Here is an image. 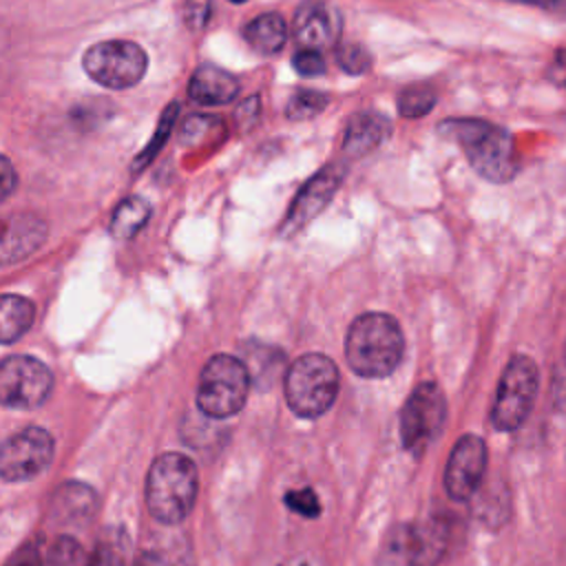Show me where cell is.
Segmentation results:
<instances>
[{
    "label": "cell",
    "instance_id": "cb8c5ba5",
    "mask_svg": "<svg viewBox=\"0 0 566 566\" xmlns=\"http://www.w3.org/2000/svg\"><path fill=\"white\" fill-rule=\"evenodd\" d=\"M436 102H438V95L429 86H407L400 91L396 104H398L400 117L418 119V117H424L427 113H431Z\"/></svg>",
    "mask_w": 566,
    "mask_h": 566
},
{
    "label": "cell",
    "instance_id": "7402d4cb",
    "mask_svg": "<svg viewBox=\"0 0 566 566\" xmlns=\"http://www.w3.org/2000/svg\"><path fill=\"white\" fill-rule=\"evenodd\" d=\"M177 115H179V102H170V104L164 108V113L159 115L157 128H155V133L150 135L148 144L142 148V153H137V157H135V161H133V168H130L133 172L144 170V168L157 157V153L164 148L166 139L170 137V133H172V128H175V124H177Z\"/></svg>",
    "mask_w": 566,
    "mask_h": 566
},
{
    "label": "cell",
    "instance_id": "7c38bea8",
    "mask_svg": "<svg viewBox=\"0 0 566 566\" xmlns=\"http://www.w3.org/2000/svg\"><path fill=\"white\" fill-rule=\"evenodd\" d=\"M343 177H345V166L340 164H327L316 175H312L294 197L281 223V234L292 237L298 230H303L332 201V197L343 184Z\"/></svg>",
    "mask_w": 566,
    "mask_h": 566
},
{
    "label": "cell",
    "instance_id": "83f0119b",
    "mask_svg": "<svg viewBox=\"0 0 566 566\" xmlns=\"http://www.w3.org/2000/svg\"><path fill=\"white\" fill-rule=\"evenodd\" d=\"M135 566H195L188 551H181L179 546H157L150 551H144Z\"/></svg>",
    "mask_w": 566,
    "mask_h": 566
},
{
    "label": "cell",
    "instance_id": "e0dca14e",
    "mask_svg": "<svg viewBox=\"0 0 566 566\" xmlns=\"http://www.w3.org/2000/svg\"><path fill=\"white\" fill-rule=\"evenodd\" d=\"M188 95L203 106L230 104L239 95V80L221 66L201 64L188 82Z\"/></svg>",
    "mask_w": 566,
    "mask_h": 566
},
{
    "label": "cell",
    "instance_id": "44dd1931",
    "mask_svg": "<svg viewBox=\"0 0 566 566\" xmlns=\"http://www.w3.org/2000/svg\"><path fill=\"white\" fill-rule=\"evenodd\" d=\"M148 217H150V203L139 195H130L122 199L113 210L108 232L115 239H130L146 226Z\"/></svg>",
    "mask_w": 566,
    "mask_h": 566
},
{
    "label": "cell",
    "instance_id": "836d02e7",
    "mask_svg": "<svg viewBox=\"0 0 566 566\" xmlns=\"http://www.w3.org/2000/svg\"><path fill=\"white\" fill-rule=\"evenodd\" d=\"M0 177H2V179H0V192H2V199H7V197L13 192L15 184H18L13 164H11V159H9L7 155L0 157Z\"/></svg>",
    "mask_w": 566,
    "mask_h": 566
},
{
    "label": "cell",
    "instance_id": "277c9868",
    "mask_svg": "<svg viewBox=\"0 0 566 566\" xmlns=\"http://www.w3.org/2000/svg\"><path fill=\"white\" fill-rule=\"evenodd\" d=\"M283 391L287 407L298 418H318L336 400L338 369L325 354H303L287 367Z\"/></svg>",
    "mask_w": 566,
    "mask_h": 566
},
{
    "label": "cell",
    "instance_id": "ffe728a7",
    "mask_svg": "<svg viewBox=\"0 0 566 566\" xmlns=\"http://www.w3.org/2000/svg\"><path fill=\"white\" fill-rule=\"evenodd\" d=\"M35 318V307L29 298L18 294H2L0 298V340L9 345L27 334Z\"/></svg>",
    "mask_w": 566,
    "mask_h": 566
},
{
    "label": "cell",
    "instance_id": "30bf717a",
    "mask_svg": "<svg viewBox=\"0 0 566 566\" xmlns=\"http://www.w3.org/2000/svg\"><path fill=\"white\" fill-rule=\"evenodd\" d=\"M55 442L42 427H27L11 436L0 451V473L4 482H24L40 475L53 460Z\"/></svg>",
    "mask_w": 566,
    "mask_h": 566
},
{
    "label": "cell",
    "instance_id": "d6986e66",
    "mask_svg": "<svg viewBox=\"0 0 566 566\" xmlns=\"http://www.w3.org/2000/svg\"><path fill=\"white\" fill-rule=\"evenodd\" d=\"M243 38L256 53L274 55L283 49V44L287 40V24H285L283 15H279L274 11L261 13L243 27Z\"/></svg>",
    "mask_w": 566,
    "mask_h": 566
},
{
    "label": "cell",
    "instance_id": "e575fe53",
    "mask_svg": "<svg viewBox=\"0 0 566 566\" xmlns=\"http://www.w3.org/2000/svg\"><path fill=\"white\" fill-rule=\"evenodd\" d=\"M511 2H522V4H531V7H539V9H557L559 0H511Z\"/></svg>",
    "mask_w": 566,
    "mask_h": 566
},
{
    "label": "cell",
    "instance_id": "5b68a950",
    "mask_svg": "<svg viewBox=\"0 0 566 566\" xmlns=\"http://www.w3.org/2000/svg\"><path fill=\"white\" fill-rule=\"evenodd\" d=\"M248 365L230 354H217L208 358L197 382V407L210 418H230L239 413L250 391Z\"/></svg>",
    "mask_w": 566,
    "mask_h": 566
},
{
    "label": "cell",
    "instance_id": "603a6c76",
    "mask_svg": "<svg viewBox=\"0 0 566 566\" xmlns=\"http://www.w3.org/2000/svg\"><path fill=\"white\" fill-rule=\"evenodd\" d=\"M329 104V95L321 93V91H312V88H301L296 91L285 106V115L292 122H307L312 117H316L318 113H323Z\"/></svg>",
    "mask_w": 566,
    "mask_h": 566
},
{
    "label": "cell",
    "instance_id": "f546056e",
    "mask_svg": "<svg viewBox=\"0 0 566 566\" xmlns=\"http://www.w3.org/2000/svg\"><path fill=\"white\" fill-rule=\"evenodd\" d=\"M210 13H212L210 0H186L181 7V18L190 31L206 29Z\"/></svg>",
    "mask_w": 566,
    "mask_h": 566
},
{
    "label": "cell",
    "instance_id": "f1b7e54d",
    "mask_svg": "<svg viewBox=\"0 0 566 566\" xmlns=\"http://www.w3.org/2000/svg\"><path fill=\"white\" fill-rule=\"evenodd\" d=\"M292 69L301 77H318L325 73V60L316 49H301L292 55Z\"/></svg>",
    "mask_w": 566,
    "mask_h": 566
},
{
    "label": "cell",
    "instance_id": "1f68e13d",
    "mask_svg": "<svg viewBox=\"0 0 566 566\" xmlns=\"http://www.w3.org/2000/svg\"><path fill=\"white\" fill-rule=\"evenodd\" d=\"M4 566H44L40 544H35V542L22 544V546L4 562Z\"/></svg>",
    "mask_w": 566,
    "mask_h": 566
},
{
    "label": "cell",
    "instance_id": "8992f818",
    "mask_svg": "<svg viewBox=\"0 0 566 566\" xmlns=\"http://www.w3.org/2000/svg\"><path fill=\"white\" fill-rule=\"evenodd\" d=\"M82 66L99 86L124 91L142 82L148 69V55L137 42L102 40L84 51Z\"/></svg>",
    "mask_w": 566,
    "mask_h": 566
},
{
    "label": "cell",
    "instance_id": "8fae6325",
    "mask_svg": "<svg viewBox=\"0 0 566 566\" xmlns=\"http://www.w3.org/2000/svg\"><path fill=\"white\" fill-rule=\"evenodd\" d=\"M486 444L480 436H462L447 460L444 469V489L451 500L464 502L475 495L486 471Z\"/></svg>",
    "mask_w": 566,
    "mask_h": 566
},
{
    "label": "cell",
    "instance_id": "3957f363",
    "mask_svg": "<svg viewBox=\"0 0 566 566\" xmlns=\"http://www.w3.org/2000/svg\"><path fill=\"white\" fill-rule=\"evenodd\" d=\"M199 475L195 462L177 451L161 453L146 475V506L161 524L184 522L197 500Z\"/></svg>",
    "mask_w": 566,
    "mask_h": 566
},
{
    "label": "cell",
    "instance_id": "d4e9b609",
    "mask_svg": "<svg viewBox=\"0 0 566 566\" xmlns=\"http://www.w3.org/2000/svg\"><path fill=\"white\" fill-rule=\"evenodd\" d=\"M91 557L82 548V544L69 535H62L49 548L44 566H88Z\"/></svg>",
    "mask_w": 566,
    "mask_h": 566
},
{
    "label": "cell",
    "instance_id": "ac0fdd59",
    "mask_svg": "<svg viewBox=\"0 0 566 566\" xmlns=\"http://www.w3.org/2000/svg\"><path fill=\"white\" fill-rule=\"evenodd\" d=\"M51 511L60 524H84L97 511V495L80 482H66L51 497Z\"/></svg>",
    "mask_w": 566,
    "mask_h": 566
},
{
    "label": "cell",
    "instance_id": "2e32d148",
    "mask_svg": "<svg viewBox=\"0 0 566 566\" xmlns=\"http://www.w3.org/2000/svg\"><path fill=\"white\" fill-rule=\"evenodd\" d=\"M46 239V223L35 214H15L2 228V263H15L35 252Z\"/></svg>",
    "mask_w": 566,
    "mask_h": 566
},
{
    "label": "cell",
    "instance_id": "ba28073f",
    "mask_svg": "<svg viewBox=\"0 0 566 566\" xmlns=\"http://www.w3.org/2000/svg\"><path fill=\"white\" fill-rule=\"evenodd\" d=\"M447 416L442 389L427 380L420 382L407 398L400 413V438L407 451L422 453L440 433Z\"/></svg>",
    "mask_w": 566,
    "mask_h": 566
},
{
    "label": "cell",
    "instance_id": "4fadbf2b",
    "mask_svg": "<svg viewBox=\"0 0 566 566\" xmlns=\"http://www.w3.org/2000/svg\"><path fill=\"white\" fill-rule=\"evenodd\" d=\"M294 38L303 49H329L338 42L343 18L338 9L325 0H305L294 13Z\"/></svg>",
    "mask_w": 566,
    "mask_h": 566
},
{
    "label": "cell",
    "instance_id": "7a4b0ae2",
    "mask_svg": "<svg viewBox=\"0 0 566 566\" xmlns=\"http://www.w3.org/2000/svg\"><path fill=\"white\" fill-rule=\"evenodd\" d=\"M405 336L398 321L385 312H365L352 321L345 358L363 378L389 376L402 360Z\"/></svg>",
    "mask_w": 566,
    "mask_h": 566
},
{
    "label": "cell",
    "instance_id": "4dcf8cb0",
    "mask_svg": "<svg viewBox=\"0 0 566 566\" xmlns=\"http://www.w3.org/2000/svg\"><path fill=\"white\" fill-rule=\"evenodd\" d=\"M285 504H287L292 511H296V513H301V515H305V517H316V515L321 513L318 497H316V493H314L312 489L290 491V493L285 495Z\"/></svg>",
    "mask_w": 566,
    "mask_h": 566
},
{
    "label": "cell",
    "instance_id": "8d00e7d4",
    "mask_svg": "<svg viewBox=\"0 0 566 566\" xmlns=\"http://www.w3.org/2000/svg\"><path fill=\"white\" fill-rule=\"evenodd\" d=\"M230 2H234V4H243V2H248V0H230Z\"/></svg>",
    "mask_w": 566,
    "mask_h": 566
},
{
    "label": "cell",
    "instance_id": "52a82bcc",
    "mask_svg": "<svg viewBox=\"0 0 566 566\" xmlns=\"http://www.w3.org/2000/svg\"><path fill=\"white\" fill-rule=\"evenodd\" d=\"M537 365L528 356H513L500 378L491 422L500 431L517 429L531 413L537 396Z\"/></svg>",
    "mask_w": 566,
    "mask_h": 566
},
{
    "label": "cell",
    "instance_id": "6da1fadb",
    "mask_svg": "<svg viewBox=\"0 0 566 566\" xmlns=\"http://www.w3.org/2000/svg\"><path fill=\"white\" fill-rule=\"evenodd\" d=\"M440 135L460 144L471 168L486 181L506 184L520 170L513 137L502 126L475 117H455L440 124Z\"/></svg>",
    "mask_w": 566,
    "mask_h": 566
},
{
    "label": "cell",
    "instance_id": "5bb4252c",
    "mask_svg": "<svg viewBox=\"0 0 566 566\" xmlns=\"http://www.w3.org/2000/svg\"><path fill=\"white\" fill-rule=\"evenodd\" d=\"M400 553L409 566H436L447 553L451 524L444 517H429L402 531Z\"/></svg>",
    "mask_w": 566,
    "mask_h": 566
},
{
    "label": "cell",
    "instance_id": "d6a6232c",
    "mask_svg": "<svg viewBox=\"0 0 566 566\" xmlns=\"http://www.w3.org/2000/svg\"><path fill=\"white\" fill-rule=\"evenodd\" d=\"M88 566H124V557L119 548H115L111 542H102L93 551Z\"/></svg>",
    "mask_w": 566,
    "mask_h": 566
},
{
    "label": "cell",
    "instance_id": "d590c367",
    "mask_svg": "<svg viewBox=\"0 0 566 566\" xmlns=\"http://www.w3.org/2000/svg\"><path fill=\"white\" fill-rule=\"evenodd\" d=\"M559 62H562V64H566V51H562V53H559Z\"/></svg>",
    "mask_w": 566,
    "mask_h": 566
},
{
    "label": "cell",
    "instance_id": "9a60e30c",
    "mask_svg": "<svg viewBox=\"0 0 566 566\" xmlns=\"http://www.w3.org/2000/svg\"><path fill=\"white\" fill-rule=\"evenodd\" d=\"M391 135V122L378 111H360L349 117L343 135V155L360 159L376 150Z\"/></svg>",
    "mask_w": 566,
    "mask_h": 566
},
{
    "label": "cell",
    "instance_id": "9c48e42d",
    "mask_svg": "<svg viewBox=\"0 0 566 566\" xmlns=\"http://www.w3.org/2000/svg\"><path fill=\"white\" fill-rule=\"evenodd\" d=\"M53 389L51 369L27 354H15L0 365V402L11 409H35Z\"/></svg>",
    "mask_w": 566,
    "mask_h": 566
},
{
    "label": "cell",
    "instance_id": "4316f807",
    "mask_svg": "<svg viewBox=\"0 0 566 566\" xmlns=\"http://www.w3.org/2000/svg\"><path fill=\"white\" fill-rule=\"evenodd\" d=\"M336 64L349 75H363L371 69L374 55L358 42H347L336 49Z\"/></svg>",
    "mask_w": 566,
    "mask_h": 566
},
{
    "label": "cell",
    "instance_id": "484cf974",
    "mask_svg": "<svg viewBox=\"0 0 566 566\" xmlns=\"http://www.w3.org/2000/svg\"><path fill=\"white\" fill-rule=\"evenodd\" d=\"M221 128V117L217 115H190L184 119L177 137L184 146H195L206 142V137Z\"/></svg>",
    "mask_w": 566,
    "mask_h": 566
}]
</instances>
